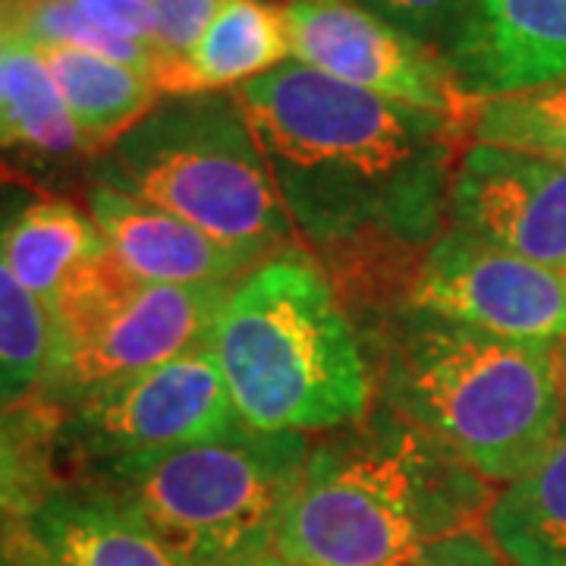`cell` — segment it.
Returning <instances> with one entry per match:
<instances>
[{
	"mask_svg": "<svg viewBox=\"0 0 566 566\" xmlns=\"http://www.w3.org/2000/svg\"><path fill=\"white\" fill-rule=\"evenodd\" d=\"M286 218L346 277L375 286L444 233L465 123L387 102L303 63L237 88Z\"/></svg>",
	"mask_w": 566,
	"mask_h": 566,
	"instance_id": "1",
	"label": "cell"
},
{
	"mask_svg": "<svg viewBox=\"0 0 566 566\" xmlns=\"http://www.w3.org/2000/svg\"><path fill=\"white\" fill-rule=\"evenodd\" d=\"M494 494L431 434L378 403L308 447L277 560L390 566L428 542L482 526Z\"/></svg>",
	"mask_w": 566,
	"mask_h": 566,
	"instance_id": "2",
	"label": "cell"
},
{
	"mask_svg": "<svg viewBox=\"0 0 566 566\" xmlns=\"http://www.w3.org/2000/svg\"><path fill=\"white\" fill-rule=\"evenodd\" d=\"M378 394L485 482H513L566 419L560 346L504 340L406 305L385 324Z\"/></svg>",
	"mask_w": 566,
	"mask_h": 566,
	"instance_id": "3",
	"label": "cell"
},
{
	"mask_svg": "<svg viewBox=\"0 0 566 566\" xmlns=\"http://www.w3.org/2000/svg\"><path fill=\"white\" fill-rule=\"evenodd\" d=\"M211 353L245 428L334 431L371 409V365L322 268L281 252L233 283Z\"/></svg>",
	"mask_w": 566,
	"mask_h": 566,
	"instance_id": "4",
	"label": "cell"
},
{
	"mask_svg": "<svg viewBox=\"0 0 566 566\" xmlns=\"http://www.w3.org/2000/svg\"><path fill=\"white\" fill-rule=\"evenodd\" d=\"M308 447L305 434L240 422L202 444L102 469L95 482L133 506L182 566H264L277 560Z\"/></svg>",
	"mask_w": 566,
	"mask_h": 566,
	"instance_id": "5",
	"label": "cell"
},
{
	"mask_svg": "<svg viewBox=\"0 0 566 566\" xmlns=\"http://www.w3.org/2000/svg\"><path fill=\"white\" fill-rule=\"evenodd\" d=\"M111 148L104 180L142 202L259 262L293 243V223L237 92L164 95Z\"/></svg>",
	"mask_w": 566,
	"mask_h": 566,
	"instance_id": "6",
	"label": "cell"
},
{
	"mask_svg": "<svg viewBox=\"0 0 566 566\" xmlns=\"http://www.w3.org/2000/svg\"><path fill=\"white\" fill-rule=\"evenodd\" d=\"M233 286H158L129 274L57 331L39 403L63 412L104 387L211 346Z\"/></svg>",
	"mask_w": 566,
	"mask_h": 566,
	"instance_id": "7",
	"label": "cell"
},
{
	"mask_svg": "<svg viewBox=\"0 0 566 566\" xmlns=\"http://www.w3.org/2000/svg\"><path fill=\"white\" fill-rule=\"evenodd\" d=\"M57 416V441L95 472L202 444L237 428L211 346L142 371Z\"/></svg>",
	"mask_w": 566,
	"mask_h": 566,
	"instance_id": "8",
	"label": "cell"
},
{
	"mask_svg": "<svg viewBox=\"0 0 566 566\" xmlns=\"http://www.w3.org/2000/svg\"><path fill=\"white\" fill-rule=\"evenodd\" d=\"M290 61L387 102L465 123L472 104L431 44L356 0H283Z\"/></svg>",
	"mask_w": 566,
	"mask_h": 566,
	"instance_id": "9",
	"label": "cell"
},
{
	"mask_svg": "<svg viewBox=\"0 0 566 566\" xmlns=\"http://www.w3.org/2000/svg\"><path fill=\"white\" fill-rule=\"evenodd\" d=\"M406 305L516 344H566L564 271L526 262L457 227L419 259Z\"/></svg>",
	"mask_w": 566,
	"mask_h": 566,
	"instance_id": "10",
	"label": "cell"
},
{
	"mask_svg": "<svg viewBox=\"0 0 566 566\" xmlns=\"http://www.w3.org/2000/svg\"><path fill=\"white\" fill-rule=\"evenodd\" d=\"M447 221L526 262L564 271L566 164L472 142L453 174Z\"/></svg>",
	"mask_w": 566,
	"mask_h": 566,
	"instance_id": "11",
	"label": "cell"
},
{
	"mask_svg": "<svg viewBox=\"0 0 566 566\" xmlns=\"http://www.w3.org/2000/svg\"><path fill=\"white\" fill-rule=\"evenodd\" d=\"M10 566H182L133 506L98 482L57 485L20 523L0 528Z\"/></svg>",
	"mask_w": 566,
	"mask_h": 566,
	"instance_id": "12",
	"label": "cell"
},
{
	"mask_svg": "<svg viewBox=\"0 0 566 566\" xmlns=\"http://www.w3.org/2000/svg\"><path fill=\"white\" fill-rule=\"evenodd\" d=\"M444 61L469 102L566 82V0H475Z\"/></svg>",
	"mask_w": 566,
	"mask_h": 566,
	"instance_id": "13",
	"label": "cell"
},
{
	"mask_svg": "<svg viewBox=\"0 0 566 566\" xmlns=\"http://www.w3.org/2000/svg\"><path fill=\"white\" fill-rule=\"evenodd\" d=\"M0 255L48 312L54 334L126 277L92 214L63 199L29 205L3 223Z\"/></svg>",
	"mask_w": 566,
	"mask_h": 566,
	"instance_id": "14",
	"label": "cell"
},
{
	"mask_svg": "<svg viewBox=\"0 0 566 566\" xmlns=\"http://www.w3.org/2000/svg\"><path fill=\"white\" fill-rule=\"evenodd\" d=\"M88 214L123 271L139 283L233 286L262 264L158 205L142 202L117 182L98 180L88 189Z\"/></svg>",
	"mask_w": 566,
	"mask_h": 566,
	"instance_id": "15",
	"label": "cell"
},
{
	"mask_svg": "<svg viewBox=\"0 0 566 566\" xmlns=\"http://www.w3.org/2000/svg\"><path fill=\"white\" fill-rule=\"evenodd\" d=\"M290 61L283 13L271 0H221L202 39L174 70H167L161 95L237 92Z\"/></svg>",
	"mask_w": 566,
	"mask_h": 566,
	"instance_id": "16",
	"label": "cell"
},
{
	"mask_svg": "<svg viewBox=\"0 0 566 566\" xmlns=\"http://www.w3.org/2000/svg\"><path fill=\"white\" fill-rule=\"evenodd\" d=\"M35 48L92 151H102L120 142L164 98L155 80L136 66L66 44H35Z\"/></svg>",
	"mask_w": 566,
	"mask_h": 566,
	"instance_id": "17",
	"label": "cell"
},
{
	"mask_svg": "<svg viewBox=\"0 0 566 566\" xmlns=\"http://www.w3.org/2000/svg\"><path fill=\"white\" fill-rule=\"evenodd\" d=\"M485 532L513 566H566V419L545 457L494 494Z\"/></svg>",
	"mask_w": 566,
	"mask_h": 566,
	"instance_id": "18",
	"label": "cell"
},
{
	"mask_svg": "<svg viewBox=\"0 0 566 566\" xmlns=\"http://www.w3.org/2000/svg\"><path fill=\"white\" fill-rule=\"evenodd\" d=\"M3 63H7L10 145H22L44 158L88 155L92 148L70 117L61 88L41 61L39 48L25 39H7Z\"/></svg>",
	"mask_w": 566,
	"mask_h": 566,
	"instance_id": "19",
	"label": "cell"
},
{
	"mask_svg": "<svg viewBox=\"0 0 566 566\" xmlns=\"http://www.w3.org/2000/svg\"><path fill=\"white\" fill-rule=\"evenodd\" d=\"M57 416L41 403L0 400V528L20 523L57 488Z\"/></svg>",
	"mask_w": 566,
	"mask_h": 566,
	"instance_id": "20",
	"label": "cell"
},
{
	"mask_svg": "<svg viewBox=\"0 0 566 566\" xmlns=\"http://www.w3.org/2000/svg\"><path fill=\"white\" fill-rule=\"evenodd\" d=\"M57 334L48 312L0 255V400L39 403L54 363Z\"/></svg>",
	"mask_w": 566,
	"mask_h": 566,
	"instance_id": "21",
	"label": "cell"
},
{
	"mask_svg": "<svg viewBox=\"0 0 566 566\" xmlns=\"http://www.w3.org/2000/svg\"><path fill=\"white\" fill-rule=\"evenodd\" d=\"M465 133L472 142L566 164V82L475 102Z\"/></svg>",
	"mask_w": 566,
	"mask_h": 566,
	"instance_id": "22",
	"label": "cell"
},
{
	"mask_svg": "<svg viewBox=\"0 0 566 566\" xmlns=\"http://www.w3.org/2000/svg\"><path fill=\"white\" fill-rule=\"evenodd\" d=\"M356 3H363L365 10L394 22L406 35L424 41L444 54V48L463 25L475 0H356Z\"/></svg>",
	"mask_w": 566,
	"mask_h": 566,
	"instance_id": "23",
	"label": "cell"
},
{
	"mask_svg": "<svg viewBox=\"0 0 566 566\" xmlns=\"http://www.w3.org/2000/svg\"><path fill=\"white\" fill-rule=\"evenodd\" d=\"M221 0H151L155 10V85L196 48Z\"/></svg>",
	"mask_w": 566,
	"mask_h": 566,
	"instance_id": "24",
	"label": "cell"
},
{
	"mask_svg": "<svg viewBox=\"0 0 566 566\" xmlns=\"http://www.w3.org/2000/svg\"><path fill=\"white\" fill-rule=\"evenodd\" d=\"M390 566H504V560L488 535H482L479 528H469L416 547Z\"/></svg>",
	"mask_w": 566,
	"mask_h": 566,
	"instance_id": "25",
	"label": "cell"
},
{
	"mask_svg": "<svg viewBox=\"0 0 566 566\" xmlns=\"http://www.w3.org/2000/svg\"><path fill=\"white\" fill-rule=\"evenodd\" d=\"M85 20L117 39L145 44L155 54V10L145 0H73Z\"/></svg>",
	"mask_w": 566,
	"mask_h": 566,
	"instance_id": "26",
	"label": "cell"
},
{
	"mask_svg": "<svg viewBox=\"0 0 566 566\" xmlns=\"http://www.w3.org/2000/svg\"><path fill=\"white\" fill-rule=\"evenodd\" d=\"M35 0H0V41L20 35L22 17L29 13Z\"/></svg>",
	"mask_w": 566,
	"mask_h": 566,
	"instance_id": "27",
	"label": "cell"
},
{
	"mask_svg": "<svg viewBox=\"0 0 566 566\" xmlns=\"http://www.w3.org/2000/svg\"><path fill=\"white\" fill-rule=\"evenodd\" d=\"M0 148H10V123H7V63L0 41Z\"/></svg>",
	"mask_w": 566,
	"mask_h": 566,
	"instance_id": "28",
	"label": "cell"
},
{
	"mask_svg": "<svg viewBox=\"0 0 566 566\" xmlns=\"http://www.w3.org/2000/svg\"><path fill=\"white\" fill-rule=\"evenodd\" d=\"M264 566H290V564H283V560H271V564H264Z\"/></svg>",
	"mask_w": 566,
	"mask_h": 566,
	"instance_id": "29",
	"label": "cell"
},
{
	"mask_svg": "<svg viewBox=\"0 0 566 566\" xmlns=\"http://www.w3.org/2000/svg\"><path fill=\"white\" fill-rule=\"evenodd\" d=\"M560 356H564V368H566V344L560 346Z\"/></svg>",
	"mask_w": 566,
	"mask_h": 566,
	"instance_id": "30",
	"label": "cell"
},
{
	"mask_svg": "<svg viewBox=\"0 0 566 566\" xmlns=\"http://www.w3.org/2000/svg\"><path fill=\"white\" fill-rule=\"evenodd\" d=\"M0 566H10V564H7V557H3V554H0Z\"/></svg>",
	"mask_w": 566,
	"mask_h": 566,
	"instance_id": "31",
	"label": "cell"
},
{
	"mask_svg": "<svg viewBox=\"0 0 566 566\" xmlns=\"http://www.w3.org/2000/svg\"><path fill=\"white\" fill-rule=\"evenodd\" d=\"M564 281H566V268H564Z\"/></svg>",
	"mask_w": 566,
	"mask_h": 566,
	"instance_id": "32",
	"label": "cell"
},
{
	"mask_svg": "<svg viewBox=\"0 0 566 566\" xmlns=\"http://www.w3.org/2000/svg\"><path fill=\"white\" fill-rule=\"evenodd\" d=\"M145 3H151V0H145Z\"/></svg>",
	"mask_w": 566,
	"mask_h": 566,
	"instance_id": "33",
	"label": "cell"
},
{
	"mask_svg": "<svg viewBox=\"0 0 566 566\" xmlns=\"http://www.w3.org/2000/svg\"><path fill=\"white\" fill-rule=\"evenodd\" d=\"M271 3H274V0H271Z\"/></svg>",
	"mask_w": 566,
	"mask_h": 566,
	"instance_id": "34",
	"label": "cell"
}]
</instances>
